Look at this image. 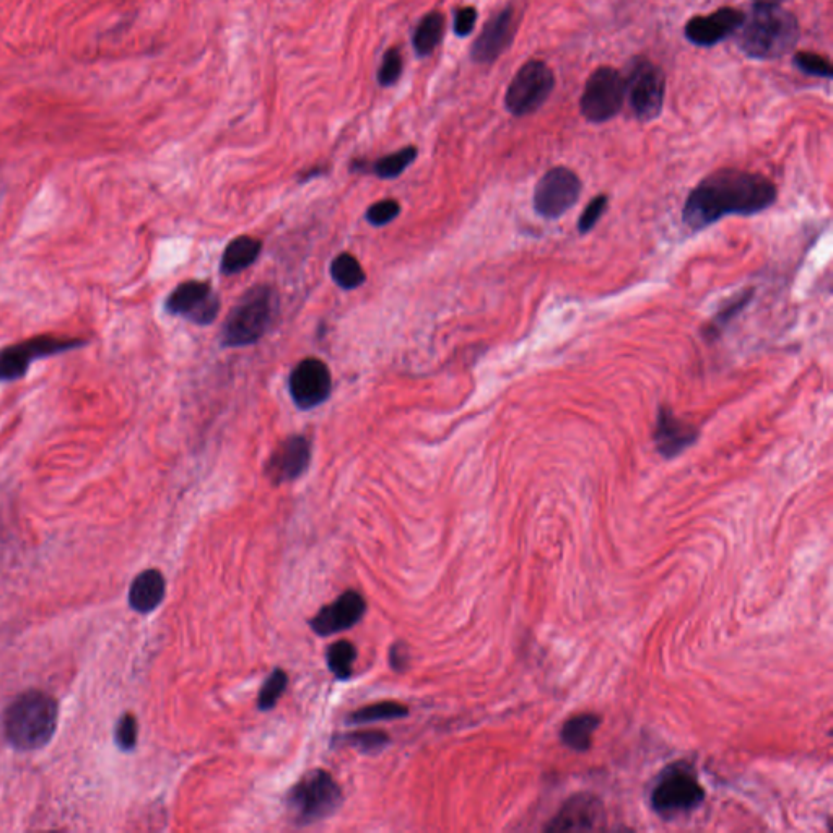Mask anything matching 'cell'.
<instances>
[{
  "mask_svg": "<svg viewBox=\"0 0 833 833\" xmlns=\"http://www.w3.org/2000/svg\"><path fill=\"white\" fill-rule=\"evenodd\" d=\"M583 183L567 166H555L544 173L534 189L533 204L537 214L547 220L560 219L580 199Z\"/></svg>",
  "mask_w": 833,
  "mask_h": 833,
  "instance_id": "cell-11",
  "label": "cell"
},
{
  "mask_svg": "<svg viewBox=\"0 0 833 833\" xmlns=\"http://www.w3.org/2000/svg\"><path fill=\"white\" fill-rule=\"evenodd\" d=\"M341 786L326 770H311L287 794V811L293 824L305 827L332 816L341 807Z\"/></svg>",
  "mask_w": 833,
  "mask_h": 833,
  "instance_id": "cell-5",
  "label": "cell"
},
{
  "mask_svg": "<svg viewBox=\"0 0 833 833\" xmlns=\"http://www.w3.org/2000/svg\"><path fill=\"white\" fill-rule=\"evenodd\" d=\"M275 313L271 287L256 285L236 303L223 324L220 341L225 347H246L261 341Z\"/></svg>",
  "mask_w": 833,
  "mask_h": 833,
  "instance_id": "cell-4",
  "label": "cell"
},
{
  "mask_svg": "<svg viewBox=\"0 0 833 833\" xmlns=\"http://www.w3.org/2000/svg\"><path fill=\"white\" fill-rule=\"evenodd\" d=\"M165 310L197 326H209L220 313V298L207 282L188 280L179 284L165 301Z\"/></svg>",
  "mask_w": 833,
  "mask_h": 833,
  "instance_id": "cell-12",
  "label": "cell"
},
{
  "mask_svg": "<svg viewBox=\"0 0 833 833\" xmlns=\"http://www.w3.org/2000/svg\"><path fill=\"white\" fill-rule=\"evenodd\" d=\"M515 33V12L511 7H506L485 23L484 30L472 44V61L477 64H492L497 61L498 57L510 48Z\"/></svg>",
  "mask_w": 833,
  "mask_h": 833,
  "instance_id": "cell-15",
  "label": "cell"
},
{
  "mask_svg": "<svg viewBox=\"0 0 833 833\" xmlns=\"http://www.w3.org/2000/svg\"><path fill=\"white\" fill-rule=\"evenodd\" d=\"M137 721L132 715H124L116 726V744L123 751H132L137 744Z\"/></svg>",
  "mask_w": 833,
  "mask_h": 833,
  "instance_id": "cell-35",
  "label": "cell"
},
{
  "mask_svg": "<svg viewBox=\"0 0 833 833\" xmlns=\"http://www.w3.org/2000/svg\"><path fill=\"white\" fill-rule=\"evenodd\" d=\"M599 724H601V718L593 713L572 716L563 724V744L576 752L588 751Z\"/></svg>",
  "mask_w": 833,
  "mask_h": 833,
  "instance_id": "cell-22",
  "label": "cell"
},
{
  "mask_svg": "<svg viewBox=\"0 0 833 833\" xmlns=\"http://www.w3.org/2000/svg\"><path fill=\"white\" fill-rule=\"evenodd\" d=\"M409 715V708L402 703L380 702L360 708L349 716V724L376 723V721L397 720Z\"/></svg>",
  "mask_w": 833,
  "mask_h": 833,
  "instance_id": "cell-27",
  "label": "cell"
},
{
  "mask_svg": "<svg viewBox=\"0 0 833 833\" xmlns=\"http://www.w3.org/2000/svg\"><path fill=\"white\" fill-rule=\"evenodd\" d=\"M401 214V205L394 199H384L376 202L367 210V220L373 227H384L397 219Z\"/></svg>",
  "mask_w": 833,
  "mask_h": 833,
  "instance_id": "cell-34",
  "label": "cell"
},
{
  "mask_svg": "<svg viewBox=\"0 0 833 833\" xmlns=\"http://www.w3.org/2000/svg\"><path fill=\"white\" fill-rule=\"evenodd\" d=\"M342 742L347 746L357 747L362 752H378L388 746V734L381 731H354L342 736Z\"/></svg>",
  "mask_w": 833,
  "mask_h": 833,
  "instance_id": "cell-30",
  "label": "cell"
},
{
  "mask_svg": "<svg viewBox=\"0 0 833 833\" xmlns=\"http://www.w3.org/2000/svg\"><path fill=\"white\" fill-rule=\"evenodd\" d=\"M752 298H754V288H747V290H742L739 292L738 295H734L731 300L726 303V305L721 308L718 313H716L713 318H711L710 323L707 324V328L703 329V336L710 339V341H715L718 337L721 336V332L724 329L728 328V324L733 321L736 316L741 313L744 308H746L749 303H751Z\"/></svg>",
  "mask_w": 833,
  "mask_h": 833,
  "instance_id": "cell-24",
  "label": "cell"
},
{
  "mask_svg": "<svg viewBox=\"0 0 833 833\" xmlns=\"http://www.w3.org/2000/svg\"><path fill=\"white\" fill-rule=\"evenodd\" d=\"M288 676L284 669H275L271 676L267 677L258 695V708L262 711L272 710L277 705L279 698L284 695L287 689Z\"/></svg>",
  "mask_w": 833,
  "mask_h": 833,
  "instance_id": "cell-29",
  "label": "cell"
},
{
  "mask_svg": "<svg viewBox=\"0 0 833 833\" xmlns=\"http://www.w3.org/2000/svg\"><path fill=\"white\" fill-rule=\"evenodd\" d=\"M389 663L393 666L394 671H406L410 663V653L406 643H396L391 648V651H389Z\"/></svg>",
  "mask_w": 833,
  "mask_h": 833,
  "instance_id": "cell-37",
  "label": "cell"
},
{
  "mask_svg": "<svg viewBox=\"0 0 833 833\" xmlns=\"http://www.w3.org/2000/svg\"><path fill=\"white\" fill-rule=\"evenodd\" d=\"M744 14L733 7H723L707 17L690 18L685 25V38L695 46L710 48L734 35L741 27Z\"/></svg>",
  "mask_w": 833,
  "mask_h": 833,
  "instance_id": "cell-17",
  "label": "cell"
},
{
  "mask_svg": "<svg viewBox=\"0 0 833 833\" xmlns=\"http://www.w3.org/2000/svg\"><path fill=\"white\" fill-rule=\"evenodd\" d=\"M698 438H700L698 427L679 419L668 406L659 407L653 441H655L656 451L663 458H677L679 454L689 450L690 446L695 445Z\"/></svg>",
  "mask_w": 833,
  "mask_h": 833,
  "instance_id": "cell-18",
  "label": "cell"
},
{
  "mask_svg": "<svg viewBox=\"0 0 833 833\" xmlns=\"http://www.w3.org/2000/svg\"><path fill=\"white\" fill-rule=\"evenodd\" d=\"M666 79L658 66L643 57H638L630 67L625 79V96L629 98L635 118L653 121L663 113Z\"/></svg>",
  "mask_w": 833,
  "mask_h": 833,
  "instance_id": "cell-10",
  "label": "cell"
},
{
  "mask_svg": "<svg viewBox=\"0 0 833 833\" xmlns=\"http://www.w3.org/2000/svg\"><path fill=\"white\" fill-rule=\"evenodd\" d=\"M166 593L165 576L158 570H145L140 573L136 580L132 581L129 591V604L132 609L140 614H149L155 611Z\"/></svg>",
  "mask_w": 833,
  "mask_h": 833,
  "instance_id": "cell-20",
  "label": "cell"
},
{
  "mask_svg": "<svg viewBox=\"0 0 833 833\" xmlns=\"http://www.w3.org/2000/svg\"><path fill=\"white\" fill-rule=\"evenodd\" d=\"M88 341L79 337L36 336L0 350V383H14L28 373L31 363L40 358L82 349Z\"/></svg>",
  "mask_w": 833,
  "mask_h": 833,
  "instance_id": "cell-7",
  "label": "cell"
},
{
  "mask_svg": "<svg viewBox=\"0 0 833 833\" xmlns=\"http://www.w3.org/2000/svg\"><path fill=\"white\" fill-rule=\"evenodd\" d=\"M738 31L742 53L757 61H773L791 53L801 35L798 18L780 4H755Z\"/></svg>",
  "mask_w": 833,
  "mask_h": 833,
  "instance_id": "cell-2",
  "label": "cell"
},
{
  "mask_svg": "<svg viewBox=\"0 0 833 833\" xmlns=\"http://www.w3.org/2000/svg\"><path fill=\"white\" fill-rule=\"evenodd\" d=\"M355 659H357V648H355L354 643L339 640V642L332 643L329 646L328 666L339 681L350 679L352 671H354Z\"/></svg>",
  "mask_w": 833,
  "mask_h": 833,
  "instance_id": "cell-28",
  "label": "cell"
},
{
  "mask_svg": "<svg viewBox=\"0 0 833 833\" xmlns=\"http://www.w3.org/2000/svg\"><path fill=\"white\" fill-rule=\"evenodd\" d=\"M331 277L344 290H355L365 284V279H367L362 264L349 253L339 254L332 261Z\"/></svg>",
  "mask_w": 833,
  "mask_h": 833,
  "instance_id": "cell-25",
  "label": "cell"
},
{
  "mask_svg": "<svg viewBox=\"0 0 833 833\" xmlns=\"http://www.w3.org/2000/svg\"><path fill=\"white\" fill-rule=\"evenodd\" d=\"M402 70H404V59H402L401 51L396 48L388 49L378 70V82L381 87L396 85L401 79Z\"/></svg>",
  "mask_w": 833,
  "mask_h": 833,
  "instance_id": "cell-32",
  "label": "cell"
},
{
  "mask_svg": "<svg viewBox=\"0 0 833 833\" xmlns=\"http://www.w3.org/2000/svg\"><path fill=\"white\" fill-rule=\"evenodd\" d=\"M311 461V443L303 435L288 437L267 461L266 474L274 484H287L305 474Z\"/></svg>",
  "mask_w": 833,
  "mask_h": 833,
  "instance_id": "cell-16",
  "label": "cell"
},
{
  "mask_svg": "<svg viewBox=\"0 0 833 833\" xmlns=\"http://www.w3.org/2000/svg\"><path fill=\"white\" fill-rule=\"evenodd\" d=\"M604 822V807L591 794H580L570 799L552 819L547 830L550 832H572V830H596Z\"/></svg>",
  "mask_w": 833,
  "mask_h": 833,
  "instance_id": "cell-19",
  "label": "cell"
},
{
  "mask_svg": "<svg viewBox=\"0 0 833 833\" xmlns=\"http://www.w3.org/2000/svg\"><path fill=\"white\" fill-rule=\"evenodd\" d=\"M772 179L760 173L724 168L715 171L689 192L682 222L690 232H702L728 215L760 214L777 201Z\"/></svg>",
  "mask_w": 833,
  "mask_h": 833,
  "instance_id": "cell-1",
  "label": "cell"
},
{
  "mask_svg": "<svg viewBox=\"0 0 833 833\" xmlns=\"http://www.w3.org/2000/svg\"><path fill=\"white\" fill-rule=\"evenodd\" d=\"M417 153H419L417 149L409 145V147H404V149L389 153L386 157H381L380 160H376L373 165H370V171L373 175L381 179L397 178V176H401L415 162Z\"/></svg>",
  "mask_w": 833,
  "mask_h": 833,
  "instance_id": "cell-26",
  "label": "cell"
},
{
  "mask_svg": "<svg viewBox=\"0 0 833 833\" xmlns=\"http://www.w3.org/2000/svg\"><path fill=\"white\" fill-rule=\"evenodd\" d=\"M445 23L441 12H430L420 20L412 36V46L417 56H430L440 46L445 35Z\"/></svg>",
  "mask_w": 833,
  "mask_h": 833,
  "instance_id": "cell-23",
  "label": "cell"
},
{
  "mask_svg": "<svg viewBox=\"0 0 833 833\" xmlns=\"http://www.w3.org/2000/svg\"><path fill=\"white\" fill-rule=\"evenodd\" d=\"M554 70L546 62L529 61L521 66L506 88L505 108L516 118L536 113L554 92Z\"/></svg>",
  "mask_w": 833,
  "mask_h": 833,
  "instance_id": "cell-8",
  "label": "cell"
},
{
  "mask_svg": "<svg viewBox=\"0 0 833 833\" xmlns=\"http://www.w3.org/2000/svg\"><path fill=\"white\" fill-rule=\"evenodd\" d=\"M288 388L298 409H315L331 396V371L323 360L315 357L305 358L290 373Z\"/></svg>",
  "mask_w": 833,
  "mask_h": 833,
  "instance_id": "cell-13",
  "label": "cell"
},
{
  "mask_svg": "<svg viewBox=\"0 0 833 833\" xmlns=\"http://www.w3.org/2000/svg\"><path fill=\"white\" fill-rule=\"evenodd\" d=\"M607 205H609V197L606 194H599V196L591 199V202L586 205V209L583 210L580 220H578V232L581 235H586V233L591 232L596 227V223L599 222L602 214L606 212Z\"/></svg>",
  "mask_w": 833,
  "mask_h": 833,
  "instance_id": "cell-33",
  "label": "cell"
},
{
  "mask_svg": "<svg viewBox=\"0 0 833 833\" xmlns=\"http://www.w3.org/2000/svg\"><path fill=\"white\" fill-rule=\"evenodd\" d=\"M262 243L253 236H238L223 251L220 269L222 274L235 275L246 271L258 261L261 254Z\"/></svg>",
  "mask_w": 833,
  "mask_h": 833,
  "instance_id": "cell-21",
  "label": "cell"
},
{
  "mask_svg": "<svg viewBox=\"0 0 833 833\" xmlns=\"http://www.w3.org/2000/svg\"><path fill=\"white\" fill-rule=\"evenodd\" d=\"M794 66L798 67L804 74L820 79H832L833 69L829 59L814 53H798L793 57Z\"/></svg>",
  "mask_w": 833,
  "mask_h": 833,
  "instance_id": "cell-31",
  "label": "cell"
},
{
  "mask_svg": "<svg viewBox=\"0 0 833 833\" xmlns=\"http://www.w3.org/2000/svg\"><path fill=\"white\" fill-rule=\"evenodd\" d=\"M57 718L56 700L41 690H30L15 698L5 711V736L18 751H38L53 739Z\"/></svg>",
  "mask_w": 833,
  "mask_h": 833,
  "instance_id": "cell-3",
  "label": "cell"
},
{
  "mask_svg": "<svg viewBox=\"0 0 833 833\" xmlns=\"http://www.w3.org/2000/svg\"><path fill=\"white\" fill-rule=\"evenodd\" d=\"M625 79L614 67L602 66L589 75L580 98V110L589 123L602 124L624 108Z\"/></svg>",
  "mask_w": 833,
  "mask_h": 833,
  "instance_id": "cell-9",
  "label": "cell"
},
{
  "mask_svg": "<svg viewBox=\"0 0 833 833\" xmlns=\"http://www.w3.org/2000/svg\"><path fill=\"white\" fill-rule=\"evenodd\" d=\"M755 4H780L783 0H754Z\"/></svg>",
  "mask_w": 833,
  "mask_h": 833,
  "instance_id": "cell-38",
  "label": "cell"
},
{
  "mask_svg": "<svg viewBox=\"0 0 833 833\" xmlns=\"http://www.w3.org/2000/svg\"><path fill=\"white\" fill-rule=\"evenodd\" d=\"M477 23V10L474 7H461L454 12V33L459 38L471 35Z\"/></svg>",
  "mask_w": 833,
  "mask_h": 833,
  "instance_id": "cell-36",
  "label": "cell"
},
{
  "mask_svg": "<svg viewBox=\"0 0 833 833\" xmlns=\"http://www.w3.org/2000/svg\"><path fill=\"white\" fill-rule=\"evenodd\" d=\"M705 799V790L694 767L674 762L664 768L651 791V807L663 819H674L694 811Z\"/></svg>",
  "mask_w": 833,
  "mask_h": 833,
  "instance_id": "cell-6",
  "label": "cell"
},
{
  "mask_svg": "<svg viewBox=\"0 0 833 833\" xmlns=\"http://www.w3.org/2000/svg\"><path fill=\"white\" fill-rule=\"evenodd\" d=\"M367 612V602L354 589L342 593L311 619V630L319 637H331L357 625Z\"/></svg>",
  "mask_w": 833,
  "mask_h": 833,
  "instance_id": "cell-14",
  "label": "cell"
}]
</instances>
